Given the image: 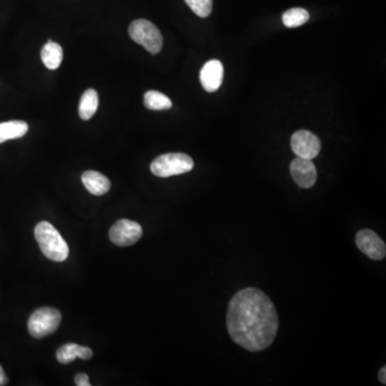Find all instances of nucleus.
I'll return each mask as SVG.
<instances>
[{
    "mask_svg": "<svg viewBox=\"0 0 386 386\" xmlns=\"http://www.w3.org/2000/svg\"><path fill=\"white\" fill-rule=\"evenodd\" d=\"M226 328L236 345L251 352H260L277 337V309L264 292L246 288L238 291L228 304Z\"/></svg>",
    "mask_w": 386,
    "mask_h": 386,
    "instance_id": "nucleus-1",
    "label": "nucleus"
},
{
    "mask_svg": "<svg viewBox=\"0 0 386 386\" xmlns=\"http://www.w3.org/2000/svg\"><path fill=\"white\" fill-rule=\"evenodd\" d=\"M34 238L47 259L54 262H63L69 257L68 244L50 222H42L34 228Z\"/></svg>",
    "mask_w": 386,
    "mask_h": 386,
    "instance_id": "nucleus-2",
    "label": "nucleus"
},
{
    "mask_svg": "<svg viewBox=\"0 0 386 386\" xmlns=\"http://www.w3.org/2000/svg\"><path fill=\"white\" fill-rule=\"evenodd\" d=\"M195 167V162L190 156L182 153H170L159 156L151 162V171L153 175L158 178H171L180 175Z\"/></svg>",
    "mask_w": 386,
    "mask_h": 386,
    "instance_id": "nucleus-3",
    "label": "nucleus"
},
{
    "mask_svg": "<svg viewBox=\"0 0 386 386\" xmlns=\"http://www.w3.org/2000/svg\"><path fill=\"white\" fill-rule=\"evenodd\" d=\"M129 36L153 55L158 54L162 49V34L157 26L149 21L144 19L133 21L129 26Z\"/></svg>",
    "mask_w": 386,
    "mask_h": 386,
    "instance_id": "nucleus-4",
    "label": "nucleus"
},
{
    "mask_svg": "<svg viewBox=\"0 0 386 386\" xmlns=\"http://www.w3.org/2000/svg\"><path fill=\"white\" fill-rule=\"evenodd\" d=\"M61 312L57 309L45 307L34 311L27 325L30 335L40 339L55 333L61 325Z\"/></svg>",
    "mask_w": 386,
    "mask_h": 386,
    "instance_id": "nucleus-5",
    "label": "nucleus"
},
{
    "mask_svg": "<svg viewBox=\"0 0 386 386\" xmlns=\"http://www.w3.org/2000/svg\"><path fill=\"white\" fill-rule=\"evenodd\" d=\"M143 235L142 226L138 222L120 219L109 230V239L118 247H128L140 241Z\"/></svg>",
    "mask_w": 386,
    "mask_h": 386,
    "instance_id": "nucleus-6",
    "label": "nucleus"
},
{
    "mask_svg": "<svg viewBox=\"0 0 386 386\" xmlns=\"http://www.w3.org/2000/svg\"><path fill=\"white\" fill-rule=\"evenodd\" d=\"M355 244L372 260L382 261L386 255V246L382 238L369 228H363L355 236Z\"/></svg>",
    "mask_w": 386,
    "mask_h": 386,
    "instance_id": "nucleus-7",
    "label": "nucleus"
},
{
    "mask_svg": "<svg viewBox=\"0 0 386 386\" xmlns=\"http://www.w3.org/2000/svg\"><path fill=\"white\" fill-rule=\"evenodd\" d=\"M291 147L297 157L312 160L320 153L321 141L312 132L299 130L292 136Z\"/></svg>",
    "mask_w": 386,
    "mask_h": 386,
    "instance_id": "nucleus-8",
    "label": "nucleus"
},
{
    "mask_svg": "<svg viewBox=\"0 0 386 386\" xmlns=\"http://www.w3.org/2000/svg\"><path fill=\"white\" fill-rule=\"evenodd\" d=\"M290 172L294 182H297V185L301 188L308 189L314 187L316 184L317 169L312 160L297 157L292 161Z\"/></svg>",
    "mask_w": 386,
    "mask_h": 386,
    "instance_id": "nucleus-9",
    "label": "nucleus"
},
{
    "mask_svg": "<svg viewBox=\"0 0 386 386\" xmlns=\"http://www.w3.org/2000/svg\"><path fill=\"white\" fill-rule=\"evenodd\" d=\"M224 73V65L222 61L217 59L207 61L200 72L202 86L208 93H214L222 86Z\"/></svg>",
    "mask_w": 386,
    "mask_h": 386,
    "instance_id": "nucleus-10",
    "label": "nucleus"
},
{
    "mask_svg": "<svg viewBox=\"0 0 386 386\" xmlns=\"http://www.w3.org/2000/svg\"><path fill=\"white\" fill-rule=\"evenodd\" d=\"M93 351L87 347L76 345V343H67L59 347L56 353L57 361L61 364L67 365L73 362L76 358L88 361L93 357Z\"/></svg>",
    "mask_w": 386,
    "mask_h": 386,
    "instance_id": "nucleus-11",
    "label": "nucleus"
},
{
    "mask_svg": "<svg viewBox=\"0 0 386 386\" xmlns=\"http://www.w3.org/2000/svg\"><path fill=\"white\" fill-rule=\"evenodd\" d=\"M82 182L86 189L94 195H105L111 188L109 178L97 171H86L82 175Z\"/></svg>",
    "mask_w": 386,
    "mask_h": 386,
    "instance_id": "nucleus-12",
    "label": "nucleus"
},
{
    "mask_svg": "<svg viewBox=\"0 0 386 386\" xmlns=\"http://www.w3.org/2000/svg\"><path fill=\"white\" fill-rule=\"evenodd\" d=\"M63 58V47L51 39L42 47L41 59L44 66L50 70H56L61 67Z\"/></svg>",
    "mask_w": 386,
    "mask_h": 386,
    "instance_id": "nucleus-13",
    "label": "nucleus"
},
{
    "mask_svg": "<svg viewBox=\"0 0 386 386\" xmlns=\"http://www.w3.org/2000/svg\"><path fill=\"white\" fill-rule=\"evenodd\" d=\"M28 125L22 120L0 122V144L9 140L20 139L28 132Z\"/></svg>",
    "mask_w": 386,
    "mask_h": 386,
    "instance_id": "nucleus-14",
    "label": "nucleus"
},
{
    "mask_svg": "<svg viewBox=\"0 0 386 386\" xmlns=\"http://www.w3.org/2000/svg\"><path fill=\"white\" fill-rule=\"evenodd\" d=\"M99 105V97L98 93L93 88H88L81 98L80 105H78V114L83 120H89L97 112Z\"/></svg>",
    "mask_w": 386,
    "mask_h": 386,
    "instance_id": "nucleus-15",
    "label": "nucleus"
},
{
    "mask_svg": "<svg viewBox=\"0 0 386 386\" xmlns=\"http://www.w3.org/2000/svg\"><path fill=\"white\" fill-rule=\"evenodd\" d=\"M144 105L153 111H163L170 109L173 105L168 96L157 90H149L144 95Z\"/></svg>",
    "mask_w": 386,
    "mask_h": 386,
    "instance_id": "nucleus-16",
    "label": "nucleus"
},
{
    "mask_svg": "<svg viewBox=\"0 0 386 386\" xmlns=\"http://www.w3.org/2000/svg\"><path fill=\"white\" fill-rule=\"evenodd\" d=\"M309 13L301 8H293L282 15V22L288 28H295L308 22Z\"/></svg>",
    "mask_w": 386,
    "mask_h": 386,
    "instance_id": "nucleus-17",
    "label": "nucleus"
},
{
    "mask_svg": "<svg viewBox=\"0 0 386 386\" xmlns=\"http://www.w3.org/2000/svg\"><path fill=\"white\" fill-rule=\"evenodd\" d=\"M185 3L200 17H208L213 10V0H185Z\"/></svg>",
    "mask_w": 386,
    "mask_h": 386,
    "instance_id": "nucleus-18",
    "label": "nucleus"
},
{
    "mask_svg": "<svg viewBox=\"0 0 386 386\" xmlns=\"http://www.w3.org/2000/svg\"><path fill=\"white\" fill-rule=\"evenodd\" d=\"M76 384L78 386H90L89 378L86 374H78L76 376Z\"/></svg>",
    "mask_w": 386,
    "mask_h": 386,
    "instance_id": "nucleus-19",
    "label": "nucleus"
},
{
    "mask_svg": "<svg viewBox=\"0 0 386 386\" xmlns=\"http://www.w3.org/2000/svg\"><path fill=\"white\" fill-rule=\"evenodd\" d=\"M8 378L3 372V367L0 366V385H7Z\"/></svg>",
    "mask_w": 386,
    "mask_h": 386,
    "instance_id": "nucleus-20",
    "label": "nucleus"
},
{
    "mask_svg": "<svg viewBox=\"0 0 386 386\" xmlns=\"http://www.w3.org/2000/svg\"><path fill=\"white\" fill-rule=\"evenodd\" d=\"M379 380L382 384H386V367H382L379 372Z\"/></svg>",
    "mask_w": 386,
    "mask_h": 386,
    "instance_id": "nucleus-21",
    "label": "nucleus"
}]
</instances>
